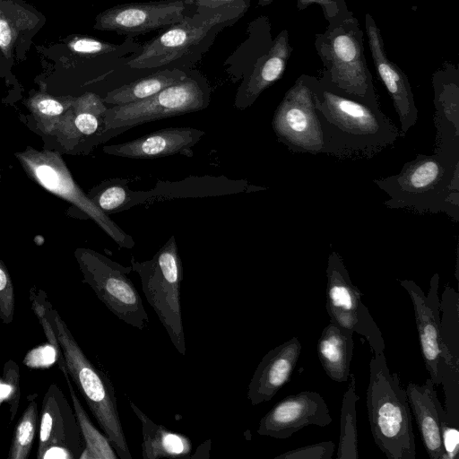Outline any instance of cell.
Segmentation results:
<instances>
[{
    "label": "cell",
    "mask_w": 459,
    "mask_h": 459,
    "mask_svg": "<svg viewBox=\"0 0 459 459\" xmlns=\"http://www.w3.org/2000/svg\"><path fill=\"white\" fill-rule=\"evenodd\" d=\"M312 90L324 154L339 160L371 159L404 136L383 113L377 98L351 95L316 77Z\"/></svg>",
    "instance_id": "6da1fadb"
},
{
    "label": "cell",
    "mask_w": 459,
    "mask_h": 459,
    "mask_svg": "<svg viewBox=\"0 0 459 459\" xmlns=\"http://www.w3.org/2000/svg\"><path fill=\"white\" fill-rule=\"evenodd\" d=\"M374 183L389 199L390 209L423 213H445L459 221V160L433 154H418L401 170Z\"/></svg>",
    "instance_id": "7a4b0ae2"
},
{
    "label": "cell",
    "mask_w": 459,
    "mask_h": 459,
    "mask_svg": "<svg viewBox=\"0 0 459 459\" xmlns=\"http://www.w3.org/2000/svg\"><path fill=\"white\" fill-rule=\"evenodd\" d=\"M366 405L377 446L389 459H415L411 408L397 373H391L384 352L369 362Z\"/></svg>",
    "instance_id": "3957f363"
},
{
    "label": "cell",
    "mask_w": 459,
    "mask_h": 459,
    "mask_svg": "<svg viewBox=\"0 0 459 459\" xmlns=\"http://www.w3.org/2000/svg\"><path fill=\"white\" fill-rule=\"evenodd\" d=\"M48 316L61 347L69 377L120 459H132L112 382L85 355L66 323L48 303Z\"/></svg>",
    "instance_id": "277c9868"
},
{
    "label": "cell",
    "mask_w": 459,
    "mask_h": 459,
    "mask_svg": "<svg viewBox=\"0 0 459 459\" xmlns=\"http://www.w3.org/2000/svg\"><path fill=\"white\" fill-rule=\"evenodd\" d=\"M315 47L324 65L321 78L348 94L377 98L364 56L363 31L351 12L330 22L316 35Z\"/></svg>",
    "instance_id": "5b68a950"
},
{
    "label": "cell",
    "mask_w": 459,
    "mask_h": 459,
    "mask_svg": "<svg viewBox=\"0 0 459 459\" xmlns=\"http://www.w3.org/2000/svg\"><path fill=\"white\" fill-rule=\"evenodd\" d=\"M141 281L142 290L156 313L175 349L186 355V347L181 310L183 264L174 235L146 261H130Z\"/></svg>",
    "instance_id": "8992f818"
},
{
    "label": "cell",
    "mask_w": 459,
    "mask_h": 459,
    "mask_svg": "<svg viewBox=\"0 0 459 459\" xmlns=\"http://www.w3.org/2000/svg\"><path fill=\"white\" fill-rule=\"evenodd\" d=\"M14 156L32 181L74 205L120 247L131 249L134 247L133 238L100 211L77 185L59 153L27 146Z\"/></svg>",
    "instance_id": "52a82bcc"
},
{
    "label": "cell",
    "mask_w": 459,
    "mask_h": 459,
    "mask_svg": "<svg viewBox=\"0 0 459 459\" xmlns=\"http://www.w3.org/2000/svg\"><path fill=\"white\" fill-rule=\"evenodd\" d=\"M74 257L88 284L106 307L124 323L143 330L149 316L143 299L128 277L131 266H124L106 255L86 247L74 250Z\"/></svg>",
    "instance_id": "ba28073f"
},
{
    "label": "cell",
    "mask_w": 459,
    "mask_h": 459,
    "mask_svg": "<svg viewBox=\"0 0 459 459\" xmlns=\"http://www.w3.org/2000/svg\"><path fill=\"white\" fill-rule=\"evenodd\" d=\"M210 93L199 81L187 77L140 101L112 106L105 112V126L113 136L144 123L204 109Z\"/></svg>",
    "instance_id": "9c48e42d"
},
{
    "label": "cell",
    "mask_w": 459,
    "mask_h": 459,
    "mask_svg": "<svg viewBox=\"0 0 459 459\" xmlns=\"http://www.w3.org/2000/svg\"><path fill=\"white\" fill-rule=\"evenodd\" d=\"M246 8L244 2H238L194 17L186 15L160 35L147 41L126 65L133 69L169 65L187 54L215 27L238 17Z\"/></svg>",
    "instance_id": "30bf717a"
},
{
    "label": "cell",
    "mask_w": 459,
    "mask_h": 459,
    "mask_svg": "<svg viewBox=\"0 0 459 459\" xmlns=\"http://www.w3.org/2000/svg\"><path fill=\"white\" fill-rule=\"evenodd\" d=\"M312 78L299 76L273 116L272 127L278 142L293 153L324 152V134L316 112Z\"/></svg>",
    "instance_id": "8fae6325"
},
{
    "label": "cell",
    "mask_w": 459,
    "mask_h": 459,
    "mask_svg": "<svg viewBox=\"0 0 459 459\" xmlns=\"http://www.w3.org/2000/svg\"><path fill=\"white\" fill-rule=\"evenodd\" d=\"M326 311L330 322L364 337L374 354L384 352L381 330L361 300L362 293L355 286L342 256L332 251L326 267Z\"/></svg>",
    "instance_id": "7c38bea8"
},
{
    "label": "cell",
    "mask_w": 459,
    "mask_h": 459,
    "mask_svg": "<svg viewBox=\"0 0 459 459\" xmlns=\"http://www.w3.org/2000/svg\"><path fill=\"white\" fill-rule=\"evenodd\" d=\"M83 449L74 409L60 386L52 383L42 400L36 457L79 459Z\"/></svg>",
    "instance_id": "4fadbf2b"
},
{
    "label": "cell",
    "mask_w": 459,
    "mask_h": 459,
    "mask_svg": "<svg viewBox=\"0 0 459 459\" xmlns=\"http://www.w3.org/2000/svg\"><path fill=\"white\" fill-rule=\"evenodd\" d=\"M440 377L445 393L446 420L459 426V293L449 284L440 300Z\"/></svg>",
    "instance_id": "5bb4252c"
},
{
    "label": "cell",
    "mask_w": 459,
    "mask_h": 459,
    "mask_svg": "<svg viewBox=\"0 0 459 459\" xmlns=\"http://www.w3.org/2000/svg\"><path fill=\"white\" fill-rule=\"evenodd\" d=\"M186 12V4L181 0L118 4L100 13L93 29L133 37L174 25Z\"/></svg>",
    "instance_id": "9a60e30c"
},
{
    "label": "cell",
    "mask_w": 459,
    "mask_h": 459,
    "mask_svg": "<svg viewBox=\"0 0 459 459\" xmlns=\"http://www.w3.org/2000/svg\"><path fill=\"white\" fill-rule=\"evenodd\" d=\"M333 421L323 397L316 392L302 391L278 402L260 420L257 433L278 439L290 437L304 427H325Z\"/></svg>",
    "instance_id": "2e32d148"
},
{
    "label": "cell",
    "mask_w": 459,
    "mask_h": 459,
    "mask_svg": "<svg viewBox=\"0 0 459 459\" xmlns=\"http://www.w3.org/2000/svg\"><path fill=\"white\" fill-rule=\"evenodd\" d=\"M408 292L414 310L419 342L425 367L435 385H441L439 372L441 351L439 340L440 300L438 299L439 275L435 273L430 280L428 295L411 280H399Z\"/></svg>",
    "instance_id": "e0dca14e"
},
{
    "label": "cell",
    "mask_w": 459,
    "mask_h": 459,
    "mask_svg": "<svg viewBox=\"0 0 459 459\" xmlns=\"http://www.w3.org/2000/svg\"><path fill=\"white\" fill-rule=\"evenodd\" d=\"M365 25L375 68L393 100L401 132L405 134L418 120V108L409 79L396 64L389 60L380 30L369 13L365 16Z\"/></svg>",
    "instance_id": "ac0fdd59"
},
{
    "label": "cell",
    "mask_w": 459,
    "mask_h": 459,
    "mask_svg": "<svg viewBox=\"0 0 459 459\" xmlns=\"http://www.w3.org/2000/svg\"><path fill=\"white\" fill-rule=\"evenodd\" d=\"M45 15L24 0H0V55L12 66L27 59Z\"/></svg>",
    "instance_id": "d6986e66"
},
{
    "label": "cell",
    "mask_w": 459,
    "mask_h": 459,
    "mask_svg": "<svg viewBox=\"0 0 459 459\" xmlns=\"http://www.w3.org/2000/svg\"><path fill=\"white\" fill-rule=\"evenodd\" d=\"M205 134L194 127H169L160 129L123 143L103 147L109 155L143 160L172 155L192 157L193 148Z\"/></svg>",
    "instance_id": "ffe728a7"
},
{
    "label": "cell",
    "mask_w": 459,
    "mask_h": 459,
    "mask_svg": "<svg viewBox=\"0 0 459 459\" xmlns=\"http://www.w3.org/2000/svg\"><path fill=\"white\" fill-rule=\"evenodd\" d=\"M434 124L436 147L434 152L459 160V81L457 71L446 70L433 76Z\"/></svg>",
    "instance_id": "44dd1931"
},
{
    "label": "cell",
    "mask_w": 459,
    "mask_h": 459,
    "mask_svg": "<svg viewBox=\"0 0 459 459\" xmlns=\"http://www.w3.org/2000/svg\"><path fill=\"white\" fill-rule=\"evenodd\" d=\"M301 350L299 339L291 337L262 358L247 386L252 405L269 402L290 381Z\"/></svg>",
    "instance_id": "7402d4cb"
},
{
    "label": "cell",
    "mask_w": 459,
    "mask_h": 459,
    "mask_svg": "<svg viewBox=\"0 0 459 459\" xmlns=\"http://www.w3.org/2000/svg\"><path fill=\"white\" fill-rule=\"evenodd\" d=\"M107 109L102 99L86 92L74 99L61 119V130L74 146L94 147L114 137L105 126Z\"/></svg>",
    "instance_id": "603a6c76"
},
{
    "label": "cell",
    "mask_w": 459,
    "mask_h": 459,
    "mask_svg": "<svg viewBox=\"0 0 459 459\" xmlns=\"http://www.w3.org/2000/svg\"><path fill=\"white\" fill-rule=\"evenodd\" d=\"M435 386L429 378L421 385L409 383L405 391L429 457L443 459L440 422L446 420V411L438 400Z\"/></svg>",
    "instance_id": "cb8c5ba5"
},
{
    "label": "cell",
    "mask_w": 459,
    "mask_h": 459,
    "mask_svg": "<svg viewBox=\"0 0 459 459\" xmlns=\"http://www.w3.org/2000/svg\"><path fill=\"white\" fill-rule=\"evenodd\" d=\"M291 48L287 30L273 40L270 49L255 62L251 73L239 86L234 106L238 109L250 107L261 93L278 81L286 68Z\"/></svg>",
    "instance_id": "d4e9b609"
},
{
    "label": "cell",
    "mask_w": 459,
    "mask_h": 459,
    "mask_svg": "<svg viewBox=\"0 0 459 459\" xmlns=\"http://www.w3.org/2000/svg\"><path fill=\"white\" fill-rule=\"evenodd\" d=\"M353 331L330 322L317 341V356L326 375L333 381H348L353 356Z\"/></svg>",
    "instance_id": "484cf974"
},
{
    "label": "cell",
    "mask_w": 459,
    "mask_h": 459,
    "mask_svg": "<svg viewBox=\"0 0 459 459\" xmlns=\"http://www.w3.org/2000/svg\"><path fill=\"white\" fill-rule=\"evenodd\" d=\"M129 405L142 425L143 459L187 458L191 455L192 442L188 437L154 422L131 400Z\"/></svg>",
    "instance_id": "4316f807"
},
{
    "label": "cell",
    "mask_w": 459,
    "mask_h": 459,
    "mask_svg": "<svg viewBox=\"0 0 459 459\" xmlns=\"http://www.w3.org/2000/svg\"><path fill=\"white\" fill-rule=\"evenodd\" d=\"M87 195L100 211L108 216L154 199L152 190L133 191L128 186V181L122 178L102 181L91 188Z\"/></svg>",
    "instance_id": "83f0119b"
},
{
    "label": "cell",
    "mask_w": 459,
    "mask_h": 459,
    "mask_svg": "<svg viewBox=\"0 0 459 459\" xmlns=\"http://www.w3.org/2000/svg\"><path fill=\"white\" fill-rule=\"evenodd\" d=\"M186 77L187 74L179 69L160 70L108 92L102 100L113 106L134 103L147 99Z\"/></svg>",
    "instance_id": "f1b7e54d"
},
{
    "label": "cell",
    "mask_w": 459,
    "mask_h": 459,
    "mask_svg": "<svg viewBox=\"0 0 459 459\" xmlns=\"http://www.w3.org/2000/svg\"><path fill=\"white\" fill-rule=\"evenodd\" d=\"M72 399L73 409L84 442V449L79 459H117L111 442L91 422L89 415L82 407L70 380L65 378Z\"/></svg>",
    "instance_id": "f546056e"
},
{
    "label": "cell",
    "mask_w": 459,
    "mask_h": 459,
    "mask_svg": "<svg viewBox=\"0 0 459 459\" xmlns=\"http://www.w3.org/2000/svg\"><path fill=\"white\" fill-rule=\"evenodd\" d=\"M351 382L345 391L340 418V437L337 448L338 459H358V429L356 403L359 395L356 394L355 377L350 374Z\"/></svg>",
    "instance_id": "4dcf8cb0"
},
{
    "label": "cell",
    "mask_w": 459,
    "mask_h": 459,
    "mask_svg": "<svg viewBox=\"0 0 459 459\" xmlns=\"http://www.w3.org/2000/svg\"><path fill=\"white\" fill-rule=\"evenodd\" d=\"M35 397V394L30 397V403L15 426L7 455L8 459H27L30 456L39 428V415Z\"/></svg>",
    "instance_id": "1f68e13d"
},
{
    "label": "cell",
    "mask_w": 459,
    "mask_h": 459,
    "mask_svg": "<svg viewBox=\"0 0 459 459\" xmlns=\"http://www.w3.org/2000/svg\"><path fill=\"white\" fill-rule=\"evenodd\" d=\"M74 97L56 98L51 95L37 92L27 100V107L43 126H55L57 118L63 117L72 106Z\"/></svg>",
    "instance_id": "d6a6232c"
},
{
    "label": "cell",
    "mask_w": 459,
    "mask_h": 459,
    "mask_svg": "<svg viewBox=\"0 0 459 459\" xmlns=\"http://www.w3.org/2000/svg\"><path fill=\"white\" fill-rule=\"evenodd\" d=\"M30 301H31V307L34 311L35 315L37 316L43 331L46 334L48 342H49L52 346H54L58 352L59 355V362L57 363L59 368L63 372L65 378L70 377L65 367V358L61 350V347L59 345L56 334L55 333V330L51 325L49 316H48V299L47 298V295L42 290H35L33 292V290H30Z\"/></svg>",
    "instance_id": "836d02e7"
},
{
    "label": "cell",
    "mask_w": 459,
    "mask_h": 459,
    "mask_svg": "<svg viewBox=\"0 0 459 459\" xmlns=\"http://www.w3.org/2000/svg\"><path fill=\"white\" fill-rule=\"evenodd\" d=\"M1 379L4 402L9 405L10 421L12 422L17 413L21 399L20 371L15 361L8 359L4 363Z\"/></svg>",
    "instance_id": "e575fe53"
},
{
    "label": "cell",
    "mask_w": 459,
    "mask_h": 459,
    "mask_svg": "<svg viewBox=\"0 0 459 459\" xmlns=\"http://www.w3.org/2000/svg\"><path fill=\"white\" fill-rule=\"evenodd\" d=\"M69 49L78 55L98 56L117 52L123 46L86 36H74L67 41Z\"/></svg>",
    "instance_id": "d590c367"
},
{
    "label": "cell",
    "mask_w": 459,
    "mask_h": 459,
    "mask_svg": "<svg viewBox=\"0 0 459 459\" xmlns=\"http://www.w3.org/2000/svg\"><path fill=\"white\" fill-rule=\"evenodd\" d=\"M14 316V288L9 271L0 259V319L4 324L13 322Z\"/></svg>",
    "instance_id": "8d00e7d4"
},
{
    "label": "cell",
    "mask_w": 459,
    "mask_h": 459,
    "mask_svg": "<svg viewBox=\"0 0 459 459\" xmlns=\"http://www.w3.org/2000/svg\"><path fill=\"white\" fill-rule=\"evenodd\" d=\"M333 441H323L289 450L274 459H331L334 451Z\"/></svg>",
    "instance_id": "74e56055"
},
{
    "label": "cell",
    "mask_w": 459,
    "mask_h": 459,
    "mask_svg": "<svg viewBox=\"0 0 459 459\" xmlns=\"http://www.w3.org/2000/svg\"><path fill=\"white\" fill-rule=\"evenodd\" d=\"M312 4H317L321 6L329 22L350 13L343 0H298L297 6L299 10H303Z\"/></svg>",
    "instance_id": "f35d334b"
},
{
    "label": "cell",
    "mask_w": 459,
    "mask_h": 459,
    "mask_svg": "<svg viewBox=\"0 0 459 459\" xmlns=\"http://www.w3.org/2000/svg\"><path fill=\"white\" fill-rule=\"evenodd\" d=\"M440 437L444 451L443 459H456L459 452L458 427L450 425L446 420L440 422Z\"/></svg>",
    "instance_id": "ab89813d"
},
{
    "label": "cell",
    "mask_w": 459,
    "mask_h": 459,
    "mask_svg": "<svg viewBox=\"0 0 459 459\" xmlns=\"http://www.w3.org/2000/svg\"><path fill=\"white\" fill-rule=\"evenodd\" d=\"M238 0H195L199 7L214 9L221 6L229 5Z\"/></svg>",
    "instance_id": "60d3db41"
},
{
    "label": "cell",
    "mask_w": 459,
    "mask_h": 459,
    "mask_svg": "<svg viewBox=\"0 0 459 459\" xmlns=\"http://www.w3.org/2000/svg\"><path fill=\"white\" fill-rule=\"evenodd\" d=\"M211 439L202 443L196 449V452L190 455V458H209L211 450Z\"/></svg>",
    "instance_id": "b9f144b4"
},
{
    "label": "cell",
    "mask_w": 459,
    "mask_h": 459,
    "mask_svg": "<svg viewBox=\"0 0 459 459\" xmlns=\"http://www.w3.org/2000/svg\"><path fill=\"white\" fill-rule=\"evenodd\" d=\"M10 70L11 66L8 62L0 55V77L7 74Z\"/></svg>",
    "instance_id": "7bdbcfd3"
},
{
    "label": "cell",
    "mask_w": 459,
    "mask_h": 459,
    "mask_svg": "<svg viewBox=\"0 0 459 459\" xmlns=\"http://www.w3.org/2000/svg\"><path fill=\"white\" fill-rule=\"evenodd\" d=\"M4 401V388L2 384V379L0 377V405Z\"/></svg>",
    "instance_id": "ee69618b"
},
{
    "label": "cell",
    "mask_w": 459,
    "mask_h": 459,
    "mask_svg": "<svg viewBox=\"0 0 459 459\" xmlns=\"http://www.w3.org/2000/svg\"><path fill=\"white\" fill-rule=\"evenodd\" d=\"M273 0H259V4L264 5L271 3Z\"/></svg>",
    "instance_id": "f6af8a7d"
},
{
    "label": "cell",
    "mask_w": 459,
    "mask_h": 459,
    "mask_svg": "<svg viewBox=\"0 0 459 459\" xmlns=\"http://www.w3.org/2000/svg\"><path fill=\"white\" fill-rule=\"evenodd\" d=\"M0 181H1V167H0Z\"/></svg>",
    "instance_id": "bcb514c9"
}]
</instances>
